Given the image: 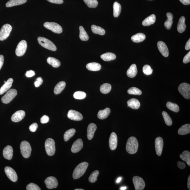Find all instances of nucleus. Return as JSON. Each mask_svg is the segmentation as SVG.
Instances as JSON below:
<instances>
[{"label":"nucleus","mask_w":190,"mask_h":190,"mask_svg":"<svg viewBox=\"0 0 190 190\" xmlns=\"http://www.w3.org/2000/svg\"><path fill=\"white\" fill-rule=\"evenodd\" d=\"M126 148L129 154L136 153L138 148V142L136 138L134 137H130L127 142Z\"/></svg>","instance_id":"nucleus-1"},{"label":"nucleus","mask_w":190,"mask_h":190,"mask_svg":"<svg viewBox=\"0 0 190 190\" xmlns=\"http://www.w3.org/2000/svg\"><path fill=\"white\" fill-rule=\"evenodd\" d=\"M89 164L87 162H83L77 165L74 171L73 174V178L77 179L82 177L85 173Z\"/></svg>","instance_id":"nucleus-2"},{"label":"nucleus","mask_w":190,"mask_h":190,"mask_svg":"<svg viewBox=\"0 0 190 190\" xmlns=\"http://www.w3.org/2000/svg\"><path fill=\"white\" fill-rule=\"evenodd\" d=\"M39 43L42 47L48 50L55 51L56 50V47L55 45L48 39L43 37H39L38 39Z\"/></svg>","instance_id":"nucleus-3"},{"label":"nucleus","mask_w":190,"mask_h":190,"mask_svg":"<svg viewBox=\"0 0 190 190\" xmlns=\"http://www.w3.org/2000/svg\"><path fill=\"white\" fill-rule=\"evenodd\" d=\"M20 149L21 154L24 158H27L30 156L31 148L29 142L23 141L21 144Z\"/></svg>","instance_id":"nucleus-4"},{"label":"nucleus","mask_w":190,"mask_h":190,"mask_svg":"<svg viewBox=\"0 0 190 190\" xmlns=\"http://www.w3.org/2000/svg\"><path fill=\"white\" fill-rule=\"evenodd\" d=\"M46 152L48 156H52L55 152V142L52 139H47L45 142Z\"/></svg>","instance_id":"nucleus-5"},{"label":"nucleus","mask_w":190,"mask_h":190,"mask_svg":"<svg viewBox=\"0 0 190 190\" xmlns=\"http://www.w3.org/2000/svg\"><path fill=\"white\" fill-rule=\"evenodd\" d=\"M179 92L186 99H190V85L186 83H183L178 87Z\"/></svg>","instance_id":"nucleus-6"},{"label":"nucleus","mask_w":190,"mask_h":190,"mask_svg":"<svg viewBox=\"0 0 190 190\" xmlns=\"http://www.w3.org/2000/svg\"><path fill=\"white\" fill-rule=\"evenodd\" d=\"M12 29V26L9 24H5L2 26L0 30V40L3 41L8 38Z\"/></svg>","instance_id":"nucleus-7"},{"label":"nucleus","mask_w":190,"mask_h":190,"mask_svg":"<svg viewBox=\"0 0 190 190\" xmlns=\"http://www.w3.org/2000/svg\"><path fill=\"white\" fill-rule=\"evenodd\" d=\"M17 92L16 90L12 89L7 91L4 96L1 98V101L3 103L8 104L10 103L15 97L17 96Z\"/></svg>","instance_id":"nucleus-8"},{"label":"nucleus","mask_w":190,"mask_h":190,"mask_svg":"<svg viewBox=\"0 0 190 190\" xmlns=\"http://www.w3.org/2000/svg\"><path fill=\"white\" fill-rule=\"evenodd\" d=\"M43 25L46 28L50 30L54 33H62V28L57 23L52 22H46Z\"/></svg>","instance_id":"nucleus-9"},{"label":"nucleus","mask_w":190,"mask_h":190,"mask_svg":"<svg viewBox=\"0 0 190 190\" xmlns=\"http://www.w3.org/2000/svg\"><path fill=\"white\" fill-rule=\"evenodd\" d=\"M27 45L26 40H21L18 45L16 49V54L18 56L24 55L27 49Z\"/></svg>","instance_id":"nucleus-10"},{"label":"nucleus","mask_w":190,"mask_h":190,"mask_svg":"<svg viewBox=\"0 0 190 190\" xmlns=\"http://www.w3.org/2000/svg\"><path fill=\"white\" fill-rule=\"evenodd\" d=\"M133 182L135 190H142L145 187V182L141 177L135 176L133 177Z\"/></svg>","instance_id":"nucleus-11"},{"label":"nucleus","mask_w":190,"mask_h":190,"mask_svg":"<svg viewBox=\"0 0 190 190\" xmlns=\"http://www.w3.org/2000/svg\"><path fill=\"white\" fill-rule=\"evenodd\" d=\"M5 172L7 177L12 182H16L17 180L18 177L16 173L13 169L9 167L5 168Z\"/></svg>","instance_id":"nucleus-12"},{"label":"nucleus","mask_w":190,"mask_h":190,"mask_svg":"<svg viewBox=\"0 0 190 190\" xmlns=\"http://www.w3.org/2000/svg\"><path fill=\"white\" fill-rule=\"evenodd\" d=\"M45 183L48 189H52L57 188L58 185L57 179L53 177H47L45 179Z\"/></svg>","instance_id":"nucleus-13"},{"label":"nucleus","mask_w":190,"mask_h":190,"mask_svg":"<svg viewBox=\"0 0 190 190\" xmlns=\"http://www.w3.org/2000/svg\"><path fill=\"white\" fill-rule=\"evenodd\" d=\"M163 140L161 137H158L155 140V147L157 154L158 156L161 155L163 147Z\"/></svg>","instance_id":"nucleus-14"},{"label":"nucleus","mask_w":190,"mask_h":190,"mask_svg":"<svg viewBox=\"0 0 190 190\" xmlns=\"http://www.w3.org/2000/svg\"><path fill=\"white\" fill-rule=\"evenodd\" d=\"M68 118L74 121H80L83 119V116L80 112L74 110H70L67 114Z\"/></svg>","instance_id":"nucleus-15"},{"label":"nucleus","mask_w":190,"mask_h":190,"mask_svg":"<svg viewBox=\"0 0 190 190\" xmlns=\"http://www.w3.org/2000/svg\"><path fill=\"white\" fill-rule=\"evenodd\" d=\"M118 144V138L117 135L115 133L113 132L111 133L109 139V147L111 150H115L117 148Z\"/></svg>","instance_id":"nucleus-16"},{"label":"nucleus","mask_w":190,"mask_h":190,"mask_svg":"<svg viewBox=\"0 0 190 190\" xmlns=\"http://www.w3.org/2000/svg\"><path fill=\"white\" fill-rule=\"evenodd\" d=\"M157 47L160 52L165 57H168L169 50L166 44L164 42L159 41L157 43Z\"/></svg>","instance_id":"nucleus-17"},{"label":"nucleus","mask_w":190,"mask_h":190,"mask_svg":"<svg viewBox=\"0 0 190 190\" xmlns=\"http://www.w3.org/2000/svg\"><path fill=\"white\" fill-rule=\"evenodd\" d=\"M25 115V112L24 111H17L12 116L11 121L14 122H19L24 118Z\"/></svg>","instance_id":"nucleus-18"},{"label":"nucleus","mask_w":190,"mask_h":190,"mask_svg":"<svg viewBox=\"0 0 190 190\" xmlns=\"http://www.w3.org/2000/svg\"><path fill=\"white\" fill-rule=\"evenodd\" d=\"M83 147V143L81 139H78L74 142L71 148L72 152L74 153L78 152Z\"/></svg>","instance_id":"nucleus-19"},{"label":"nucleus","mask_w":190,"mask_h":190,"mask_svg":"<svg viewBox=\"0 0 190 190\" xmlns=\"http://www.w3.org/2000/svg\"><path fill=\"white\" fill-rule=\"evenodd\" d=\"M13 149L11 146H7L3 151V155L5 159L10 160L13 156Z\"/></svg>","instance_id":"nucleus-20"},{"label":"nucleus","mask_w":190,"mask_h":190,"mask_svg":"<svg viewBox=\"0 0 190 190\" xmlns=\"http://www.w3.org/2000/svg\"><path fill=\"white\" fill-rule=\"evenodd\" d=\"M96 128V125L94 123H91L89 125L87 129V137L89 140H91L93 138Z\"/></svg>","instance_id":"nucleus-21"},{"label":"nucleus","mask_w":190,"mask_h":190,"mask_svg":"<svg viewBox=\"0 0 190 190\" xmlns=\"http://www.w3.org/2000/svg\"><path fill=\"white\" fill-rule=\"evenodd\" d=\"M13 79L9 78L6 82L1 86L0 89V95H2L8 91L11 87L13 82Z\"/></svg>","instance_id":"nucleus-22"},{"label":"nucleus","mask_w":190,"mask_h":190,"mask_svg":"<svg viewBox=\"0 0 190 190\" xmlns=\"http://www.w3.org/2000/svg\"><path fill=\"white\" fill-rule=\"evenodd\" d=\"M186 26L185 24V18L182 16L179 18L177 26V30L179 33H182L185 30Z\"/></svg>","instance_id":"nucleus-23"},{"label":"nucleus","mask_w":190,"mask_h":190,"mask_svg":"<svg viewBox=\"0 0 190 190\" xmlns=\"http://www.w3.org/2000/svg\"><path fill=\"white\" fill-rule=\"evenodd\" d=\"M127 104L128 107L135 110L138 109L140 106V101L136 99L133 98L128 100Z\"/></svg>","instance_id":"nucleus-24"},{"label":"nucleus","mask_w":190,"mask_h":190,"mask_svg":"<svg viewBox=\"0 0 190 190\" xmlns=\"http://www.w3.org/2000/svg\"><path fill=\"white\" fill-rule=\"evenodd\" d=\"M136 65L135 64L131 65L127 71V75L130 78H133L135 77L137 73Z\"/></svg>","instance_id":"nucleus-25"},{"label":"nucleus","mask_w":190,"mask_h":190,"mask_svg":"<svg viewBox=\"0 0 190 190\" xmlns=\"http://www.w3.org/2000/svg\"><path fill=\"white\" fill-rule=\"evenodd\" d=\"M156 16L152 14L149 16L142 21V25L144 26H148L154 24L156 21Z\"/></svg>","instance_id":"nucleus-26"},{"label":"nucleus","mask_w":190,"mask_h":190,"mask_svg":"<svg viewBox=\"0 0 190 190\" xmlns=\"http://www.w3.org/2000/svg\"><path fill=\"white\" fill-rule=\"evenodd\" d=\"M86 68L90 71H97L101 69V65L96 62H91L86 65Z\"/></svg>","instance_id":"nucleus-27"},{"label":"nucleus","mask_w":190,"mask_h":190,"mask_svg":"<svg viewBox=\"0 0 190 190\" xmlns=\"http://www.w3.org/2000/svg\"><path fill=\"white\" fill-rule=\"evenodd\" d=\"M145 38V34L142 33H139L132 36L131 39L132 41L135 43H140L143 41Z\"/></svg>","instance_id":"nucleus-28"},{"label":"nucleus","mask_w":190,"mask_h":190,"mask_svg":"<svg viewBox=\"0 0 190 190\" xmlns=\"http://www.w3.org/2000/svg\"><path fill=\"white\" fill-rule=\"evenodd\" d=\"M111 110L110 108H106L104 110H100L98 112L97 117L100 119H104L108 117L110 114Z\"/></svg>","instance_id":"nucleus-29"},{"label":"nucleus","mask_w":190,"mask_h":190,"mask_svg":"<svg viewBox=\"0 0 190 190\" xmlns=\"http://www.w3.org/2000/svg\"><path fill=\"white\" fill-rule=\"evenodd\" d=\"M66 85V83L64 82H61L58 83L54 88V91L55 94L57 95L61 93L64 89Z\"/></svg>","instance_id":"nucleus-30"},{"label":"nucleus","mask_w":190,"mask_h":190,"mask_svg":"<svg viewBox=\"0 0 190 190\" xmlns=\"http://www.w3.org/2000/svg\"><path fill=\"white\" fill-rule=\"evenodd\" d=\"M167 20L164 23V26L167 29L169 30L171 28L173 21L172 19L173 18V15L170 12H168L167 13Z\"/></svg>","instance_id":"nucleus-31"},{"label":"nucleus","mask_w":190,"mask_h":190,"mask_svg":"<svg viewBox=\"0 0 190 190\" xmlns=\"http://www.w3.org/2000/svg\"><path fill=\"white\" fill-rule=\"evenodd\" d=\"M100 57L104 61H109L116 59V56L115 54L113 53L107 52L102 54L100 56Z\"/></svg>","instance_id":"nucleus-32"},{"label":"nucleus","mask_w":190,"mask_h":190,"mask_svg":"<svg viewBox=\"0 0 190 190\" xmlns=\"http://www.w3.org/2000/svg\"><path fill=\"white\" fill-rule=\"evenodd\" d=\"M179 134L184 135L188 134L190 133V125L186 124L182 126L179 128L178 131Z\"/></svg>","instance_id":"nucleus-33"},{"label":"nucleus","mask_w":190,"mask_h":190,"mask_svg":"<svg viewBox=\"0 0 190 190\" xmlns=\"http://www.w3.org/2000/svg\"><path fill=\"white\" fill-rule=\"evenodd\" d=\"M27 0H10L6 3L7 7H11L20 5L26 2Z\"/></svg>","instance_id":"nucleus-34"},{"label":"nucleus","mask_w":190,"mask_h":190,"mask_svg":"<svg viewBox=\"0 0 190 190\" xmlns=\"http://www.w3.org/2000/svg\"><path fill=\"white\" fill-rule=\"evenodd\" d=\"M91 30L92 32L95 34L100 35H104L105 34V31L103 28L100 26L93 25L91 26Z\"/></svg>","instance_id":"nucleus-35"},{"label":"nucleus","mask_w":190,"mask_h":190,"mask_svg":"<svg viewBox=\"0 0 190 190\" xmlns=\"http://www.w3.org/2000/svg\"><path fill=\"white\" fill-rule=\"evenodd\" d=\"M47 62L49 65H52L54 68L59 67L61 65V63L59 60L54 57H48L47 59Z\"/></svg>","instance_id":"nucleus-36"},{"label":"nucleus","mask_w":190,"mask_h":190,"mask_svg":"<svg viewBox=\"0 0 190 190\" xmlns=\"http://www.w3.org/2000/svg\"><path fill=\"white\" fill-rule=\"evenodd\" d=\"M80 35L79 38L82 41H87L89 39V36L87 32L83 26H81L79 27Z\"/></svg>","instance_id":"nucleus-37"},{"label":"nucleus","mask_w":190,"mask_h":190,"mask_svg":"<svg viewBox=\"0 0 190 190\" xmlns=\"http://www.w3.org/2000/svg\"><path fill=\"white\" fill-rule=\"evenodd\" d=\"M113 9L114 17L116 18L118 17L121 11V4L117 2H115L113 4Z\"/></svg>","instance_id":"nucleus-38"},{"label":"nucleus","mask_w":190,"mask_h":190,"mask_svg":"<svg viewBox=\"0 0 190 190\" xmlns=\"http://www.w3.org/2000/svg\"><path fill=\"white\" fill-rule=\"evenodd\" d=\"M180 157L183 161L186 162L187 164L190 165V153L189 151H185L180 155Z\"/></svg>","instance_id":"nucleus-39"},{"label":"nucleus","mask_w":190,"mask_h":190,"mask_svg":"<svg viewBox=\"0 0 190 190\" xmlns=\"http://www.w3.org/2000/svg\"><path fill=\"white\" fill-rule=\"evenodd\" d=\"M76 130L74 128H71L65 132L64 135V140L65 142L68 141L69 139L74 135Z\"/></svg>","instance_id":"nucleus-40"},{"label":"nucleus","mask_w":190,"mask_h":190,"mask_svg":"<svg viewBox=\"0 0 190 190\" xmlns=\"http://www.w3.org/2000/svg\"><path fill=\"white\" fill-rule=\"evenodd\" d=\"M111 86L108 83L104 84L100 87V91L104 94H107L110 92L111 89Z\"/></svg>","instance_id":"nucleus-41"},{"label":"nucleus","mask_w":190,"mask_h":190,"mask_svg":"<svg viewBox=\"0 0 190 190\" xmlns=\"http://www.w3.org/2000/svg\"><path fill=\"white\" fill-rule=\"evenodd\" d=\"M166 106L167 108L172 111L175 112H178L179 111V107L177 104L172 103L170 102H168L167 103Z\"/></svg>","instance_id":"nucleus-42"},{"label":"nucleus","mask_w":190,"mask_h":190,"mask_svg":"<svg viewBox=\"0 0 190 190\" xmlns=\"http://www.w3.org/2000/svg\"><path fill=\"white\" fill-rule=\"evenodd\" d=\"M84 1L89 8H96L98 5L97 0H84Z\"/></svg>","instance_id":"nucleus-43"},{"label":"nucleus","mask_w":190,"mask_h":190,"mask_svg":"<svg viewBox=\"0 0 190 190\" xmlns=\"http://www.w3.org/2000/svg\"><path fill=\"white\" fill-rule=\"evenodd\" d=\"M162 114L164 119V120L165 124L168 126L172 125V120L168 113L166 112L163 111L162 113Z\"/></svg>","instance_id":"nucleus-44"},{"label":"nucleus","mask_w":190,"mask_h":190,"mask_svg":"<svg viewBox=\"0 0 190 190\" xmlns=\"http://www.w3.org/2000/svg\"><path fill=\"white\" fill-rule=\"evenodd\" d=\"M99 174V172L96 170L93 172L90 175L89 179V182L91 183H94L96 182L97 179V177Z\"/></svg>","instance_id":"nucleus-45"},{"label":"nucleus","mask_w":190,"mask_h":190,"mask_svg":"<svg viewBox=\"0 0 190 190\" xmlns=\"http://www.w3.org/2000/svg\"><path fill=\"white\" fill-rule=\"evenodd\" d=\"M86 94L84 91H76L73 95L74 97L77 99H83L86 98Z\"/></svg>","instance_id":"nucleus-46"},{"label":"nucleus","mask_w":190,"mask_h":190,"mask_svg":"<svg viewBox=\"0 0 190 190\" xmlns=\"http://www.w3.org/2000/svg\"><path fill=\"white\" fill-rule=\"evenodd\" d=\"M128 93L129 94L135 95H140L142 94L141 91L138 88L135 87L130 88L128 90Z\"/></svg>","instance_id":"nucleus-47"},{"label":"nucleus","mask_w":190,"mask_h":190,"mask_svg":"<svg viewBox=\"0 0 190 190\" xmlns=\"http://www.w3.org/2000/svg\"><path fill=\"white\" fill-rule=\"evenodd\" d=\"M142 71L146 75H151L152 73L153 70L149 65H145L142 68Z\"/></svg>","instance_id":"nucleus-48"},{"label":"nucleus","mask_w":190,"mask_h":190,"mask_svg":"<svg viewBox=\"0 0 190 190\" xmlns=\"http://www.w3.org/2000/svg\"><path fill=\"white\" fill-rule=\"evenodd\" d=\"M26 189L27 190H40L41 189L37 184L30 183L28 184L26 187Z\"/></svg>","instance_id":"nucleus-49"},{"label":"nucleus","mask_w":190,"mask_h":190,"mask_svg":"<svg viewBox=\"0 0 190 190\" xmlns=\"http://www.w3.org/2000/svg\"><path fill=\"white\" fill-rule=\"evenodd\" d=\"M43 82V79L41 77H38L37 78L36 81L35 82L34 84L35 87H38L41 85Z\"/></svg>","instance_id":"nucleus-50"},{"label":"nucleus","mask_w":190,"mask_h":190,"mask_svg":"<svg viewBox=\"0 0 190 190\" xmlns=\"http://www.w3.org/2000/svg\"><path fill=\"white\" fill-rule=\"evenodd\" d=\"M38 125L36 123H33L30 126L29 129L31 132H35L38 128Z\"/></svg>","instance_id":"nucleus-51"},{"label":"nucleus","mask_w":190,"mask_h":190,"mask_svg":"<svg viewBox=\"0 0 190 190\" xmlns=\"http://www.w3.org/2000/svg\"><path fill=\"white\" fill-rule=\"evenodd\" d=\"M49 120V118L48 116L46 115H44L40 118V121L42 124H45L48 122Z\"/></svg>","instance_id":"nucleus-52"},{"label":"nucleus","mask_w":190,"mask_h":190,"mask_svg":"<svg viewBox=\"0 0 190 190\" xmlns=\"http://www.w3.org/2000/svg\"><path fill=\"white\" fill-rule=\"evenodd\" d=\"M183 62L184 63H187L190 62V52L185 56L184 59L183 60Z\"/></svg>","instance_id":"nucleus-53"},{"label":"nucleus","mask_w":190,"mask_h":190,"mask_svg":"<svg viewBox=\"0 0 190 190\" xmlns=\"http://www.w3.org/2000/svg\"><path fill=\"white\" fill-rule=\"evenodd\" d=\"M26 77H33L35 75V73L33 70H30L26 72Z\"/></svg>","instance_id":"nucleus-54"},{"label":"nucleus","mask_w":190,"mask_h":190,"mask_svg":"<svg viewBox=\"0 0 190 190\" xmlns=\"http://www.w3.org/2000/svg\"><path fill=\"white\" fill-rule=\"evenodd\" d=\"M177 165L179 169H183L185 168L186 164L184 163L183 162H182L179 161L177 162Z\"/></svg>","instance_id":"nucleus-55"},{"label":"nucleus","mask_w":190,"mask_h":190,"mask_svg":"<svg viewBox=\"0 0 190 190\" xmlns=\"http://www.w3.org/2000/svg\"><path fill=\"white\" fill-rule=\"evenodd\" d=\"M47 1L49 2L56 4H61L63 2V0H47Z\"/></svg>","instance_id":"nucleus-56"},{"label":"nucleus","mask_w":190,"mask_h":190,"mask_svg":"<svg viewBox=\"0 0 190 190\" xmlns=\"http://www.w3.org/2000/svg\"><path fill=\"white\" fill-rule=\"evenodd\" d=\"M4 62V57L3 55H0V70L2 67Z\"/></svg>","instance_id":"nucleus-57"},{"label":"nucleus","mask_w":190,"mask_h":190,"mask_svg":"<svg viewBox=\"0 0 190 190\" xmlns=\"http://www.w3.org/2000/svg\"><path fill=\"white\" fill-rule=\"evenodd\" d=\"M182 4L184 5H189L190 4V0H179Z\"/></svg>","instance_id":"nucleus-58"},{"label":"nucleus","mask_w":190,"mask_h":190,"mask_svg":"<svg viewBox=\"0 0 190 190\" xmlns=\"http://www.w3.org/2000/svg\"><path fill=\"white\" fill-rule=\"evenodd\" d=\"M185 48L186 50H189L190 49V39H189V40H188L187 42L186 43L185 47Z\"/></svg>","instance_id":"nucleus-59"},{"label":"nucleus","mask_w":190,"mask_h":190,"mask_svg":"<svg viewBox=\"0 0 190 190\" xmlns=\"http://www.w3.org/2000/svg\"><path fill=\"white\" fill-rule=\"evenodd\" d=\"M187 186L188 189H190V175L189 176L188 179Z\"/></svg>","instance_id":"nucleus-60"},{"label":"nucleus","mask_w":190,"mask_h":190,"mask_svg":"<svg viewBox=\"0 0 190 190\" xmlns=\"http://www.w3.org/2000/svg\"><path fill=\"white\" fill-rule=\"evenodd\" d=\"M121 179H122V178H121V177H119V178H118L117 181H116V183H119L120 182H121Z\"/></svg>","instance_id":"nucleus-61"},{"label":"nucleus","mask_w":190,"mask_h":190,"mask_svg":"<svg viewBox=\"0 0 190 190\" xmlns=\"http://www.w3.org/2000/svg\"><path fill=\"white\" fill-rule=\"evenodd\" d=\"M127 187L126 186H123L121 188L120 190H125L126 189Z\"/></svg>","instance_id":"nucleus-62"},{"label":"nucleus","mask_w":190,"mask_h":190,"mask_svg":"<svg viewBox=\"0 0 190 190\" xmlns=\"http://www.w3.org/2000/svg\"><path fill=\"white\" fill-rule=\"evenodd\" d=\"M75 190H84V189H75Z\"/></svg>","instance_id":"nucleus-63"},{"label":"nucleus","mask_w":190,"mask_h":190,"mask_svg":"<svg viewBox=\"0 0 190 190\" xmlns=\"http://www.w3.org/2000/svg\"><path fill=\"white\" fill-rule=\"evenodd\" d=\"M6 82V81H4V83H5V82Z\"/></svg>","instance_id":"nucleus-64"}]
</instances>
